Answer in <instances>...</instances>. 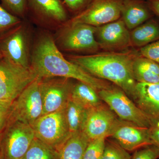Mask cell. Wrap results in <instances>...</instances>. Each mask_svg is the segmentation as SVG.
Wrapping results in <instances>:
<instances>
[{
    "mask_svg": "<svg viewBox=\"0 0 159 159\" xmlns=\"http://www.w3.org/2000/svg\"><path fill=\"white\" fill-rule=\"evenodd\" d=\"M31 67L39 79L58 77L81 81L97 92L111 86L104 80L93 76L76 64L66 59L53 38L45 34L34 47L31 57Z\"/></svg>",
    "mask_w": 159,
    "mask_h": 159,
    "instance_id": "6da1fadb",
    "label": "cell"
},
{
    "mask_svg": "<svg viewBox=\"0 0 159 159\" xmlns=\"http://www.w3.org/2000/svg\"><path fill=\"white\" fill-rule=\"evenodd\" d=\"M133 74L137 82L159 84V64L142 56L134 60Z\"/></svg>",
    "mask_w": 159,
    "mask_h": 159,
    "instance_id": "ac0fdd59",
    "label": "cell"
},
{
    "mask_svg": "<svg viewBox=\"0 0 159 159\" xmlns=\"http://www.w3.org/2000/svg\"><path fill=\"white\" fill-rule=\"evenodd\" d=\"M140 54L130 51L106 52L70 56L69 59L93 76L114 83L134 101L137 82L133 74V64Z\"/></svg>",
    "mask_w": 159,
    "mask_h": 159,
    "instance_id": "7a4b0ae2",
    "label": "cell"
},
{
    "mask_svg": "<svg viewBox=\"0 0 159 159\" xmlns=\"http://www.w3.org/2000/svg\"><path fill=\"white\" fill-rule=\"evenodd\" d=\"M0 51L3 58L25 67H31L28 34L21 26L0 40Z\"/></svg>",
    "mask_w": 159,
    "mask_h": 159,
    "instance_id": "7c38bea8",
    "label": "cell"
},
{
    "mask_svg": "<svg viewBox=\"0 0 159 159\" xmlns=\"http://www.w3.org/2000/svg\"><path fill=\"white\" fill-rule=\"evenodd\" d=\"M59 38L61 47L66 51L96 52L100 47L96 39L97 27L81 23H70Z\"/></svg>",
    "mask_w": 159,
    "mask_h": 159,
    "instance_id": "30bf717a",
    "label": "cell"
},
{
    "mask_svg": "<svg viewBox=\"0 0 159 159\" xmlns=\"http://www.w3.org/2000/svg\"><path fill=\"white\" fill-rule=\"evenodd\" d=\"M43 112L39 79L37 78L11 103L8 123L19 121L32 126L43 116Z\"/></svg>",
    "mask_w": 159,
    "mask_h": 159,
    "instance_id": "52a82bcc",
    "label": "cell"
},
{
    "mask_svg": "<svg viewBox=\"0 0 159 159\" xmlns=\"http://www.w3.org/2000/svg\"><path fill=\"white\" fill-rule=\"evenodd\" d=\"M123 0H93L85 9L71 20L98 27L115 21L121 16Z\"/></svg>",
    "mask_w": 159,
    "mask_h": 159,
    "instance_id": "9c48e42d",
    "label": "cell"
},
{
    "mask_svg": "<svg viewBox=\"0 0 159 159\" xmlns=\"http://www.w3.org/2000/svg\"><path fill=\"white\" fill-rule=\"evenodd\" d=\"M88 110L70 97L66 107L65 113L71 134L82 131Z\"/></svg>",
    "mask_w": 159,
    "mask_h": 159,
    "instance_id": "7402d4cb",
    "label": "cell"
},
{
    "mask_svg": "<svg viewBox=\"0 0 159 159\" xmlns=\"http://www.w3.org/2000/svg\"><path fill=\"white\" fill-rule=\"evenodd\" d=\"M93 0H63L64 4L70 10L77 14L83 11Z\"/></svg>",
    "mask_w": 159,
    "mask_h": 159,
    "instance_id": "f546056e",
    "label": "cell"
},
{
    "mask_svg": "<svg viewBox=\"0 0 159 159\" xmlns=\"http://www.w3.org/2000/svg\"><path fill=\"white\" fill-rule=\"evenodd\" d=\"M159 158V148L151 145L135 150L131 159H157Z\"/></svg>",
    "mask_w": 159,
    "mask_h": 159,
    "instance_id": "83f0119b",
    "label": "cell"
},
{
    "mask_svg": "<svg viewBox=\"0 0 159 159\" xmlns=\"http://www.w3.org/2000/svg\"><path fill=\"white\" fill-rule=\"evenodd\" d=\"M3 58V56L2 54V52L0 51V60H1Z\"/></svg>",
    "mask_w": 159,
    "mask_h": 159,
    "instance_id": "836d02e7",
    "label": "cell"
},
{
    "mask_svg": "<svg viewBox=\"0 0 159 159\" xmlns=\"http://www.w3.org/2000/svg\"><path fill=\"white\" fill-rule=\"evenodd\" d=\"M11 105V103L0 101V134L8 124Z\"/></svg>",
    "mask_w": 159,
    "mask_h": 159,
    "instance_id": "4dcf8cb0",
    "label": "cell"
},
{
    "mask_svg": "<svg viewBox=\"0 0 159 159\" xmlns=\"http://www.w3.org/2000/svg\"><path fill=\"white\" fill-rule=\"evenodd\" d=\"M96 34L99 47L105 50H120L131 45L130 32L122 19L97 27Z\"/></svg>",
    "mask_w": 159,
    "mask_h": 159,
    "instance_id": "5bb4252c",
    "label": "cell"
},
{
    "mask_svg": "<svg viewBox=\"0 0 159 159\" xmlns=\"http://www.w3.org/2000/svg\"><path fill=\"white\" fill-rule=\"evenodd\" d=\"M35 138L59 151L70 137L65 108L43 115L32 126Z\"/></svg>",
    "mask_w": 159,
    "mask_h": 159,
    "instance_id": "8992f818",
    "label": "cell"
},
{
    "mask_svg": "<svg viewBox=\"0 0 159 159\" xmlns=\"http://www.w3.org/2000/svg\"><path fill=\"white\" fill-rule=\"evenodd\" d=\"M3 6L12 14L23 16L27 11V0H0Z\"/></svg>",
    "mask_w": 159,
    "mask_h": 159,
    "instance_id": "484cf974",
    "label": "cell"
},
{
    "mask_svg": "<svg viewBox=\"0 0 159 159\" xmlns=\"http://www.w3.org/2000/svg\"><path fill=\"white\" fill-rule=\"evenodd\" d=\"M70 98L86 109L94 108L102 104L98 92L90 86L81 81L73 84Z\"/></svg>",
    "mask_w": 159,
    "mask_h": 159,
    "instance_id": "44dd1931",
    "label": "cell"
},
{
    "mask_svg": "<svg viewBox=\"0 0 159 159\" xmlns=\"http://www.w3.org/2000/svg\"><path fill=\"white\" fill-rule=\"evenodd\" d=\"M28 8L41 19L57 23L67 19V12L61 0H27Z\"/></svg>",
    "mask_w": 159,
    "mask_h": 159,
    "instance_id": "2e32d148",
    "label": "cell"
},
{
    "mask_svg": "<svg viewBox=\"0 0 159 159\" xmlns=\"http://www.w3.org/2000/svg\"><path fill=\"white\" fill-rule=\"evenodd\" d=\"M140 54L159 64V40L141 48Z\"/></svg>",
    "mask_w": 159,
    "mask_h": 159,
    "instance_id": "f1b7e54d",
    "label": "cell"
},
{
    "mask_svg": "<svg viewBox=\"0 0 159 159\" xmlns=\"http://www.w3.org/2000/svg\"><path fill=\"white\" fill-rule=\"evenodd\" d=\"M98 93L101 100L108 106L119 119L140 127L150 128L152 120L121 89L111 86Z\"/></svg>",
    "mask_w": 159,
    "mask_h": 159,
    "instance_id": "277c9868",
    "label": "cell"
},
{
    "mask_svg": "<svg viewBox=\"0 0 159 159\" xmlns=\"http://www.w3.org/2000/svg\"><path fill=\"white\" fill-rule=\"evenodd\" d=\"M20 23V20L16 16L0 5V33L14 27Z\"/></svg>",
    "mask_w": 159,
    "mask_h": 159,
    "instance_id": "4316f807",
    "label": "cell"
},
{
    "mask_svg": "<svg viewBox=\"0 0 159 159\" xmlns=\"http://www.w3.org/2000/svg\"><path fill=\"white\" fill-rule=\"evenodd\" d=\"M90 141L83 132L72 134L58 151L60 159H84Z\"/></svg>",
    "mask_w": 159,
    "mask_h": 159,
    "instance_id": "ffe728a7",
    "label": "cell"
},
{
    "mask_svg": "<svg viewBox=\"0 0 159 159\" xmlns=\"http://www.w3.org/2000/svg\"><path fill=\"white\" fill-rule=\"evenodd\" d=\"M146 2L152 13L159 16V0H146Z\"/></svg>",
    "mask_w": 159,
    "mask_h": 159,
    "instance_id": "d6a6232c",
    "label": "cell"
},
{
    "mask_svg": "<svg viewBox=\"0 0 159 159\" xmlns=\"http://www.w3.org/2000/svg\"><path fill=\"white\" fill-rule=\"evenodd\" d=\"M131 156L116 142H106L102 159H131Z\"/></svg>",
    "mask_w": 159,
    "mask_h": 159,
    "instance_id": "d4e9b609",
    "label": "cell"
},
{
    "mask_svg": "<svg viewBox=\"0 0 159 159\" xmlns=\"http://www.w3.org/2000/svg\"><path fill=\"white\" fill-rule=\"evenodd\" d=\"M149 130L152 144L159 148V121H152Z\"/></svg>",
    "mask_w": 159,
    "mask_h": 159,
    "instance_id": "1f68e13d",
    "label": "cell"
},
{
    "mask_svg": "<svg viewBox=\"0 0 159 159\" xmlns=\"http://www.w3.org/2000/svg\"><path fill=\"white\" fill-rule=\"evenodd\" d=\"M111 137L128 152L153 145L149 128L140 127L120 119Z\"/></svg>",
    "mask_w": 159,
    "mask_h": 159,
    "instance_id": "4fadbf2b",
    "label": "cell"
},
{
    "mask_svg": "<svg viewBox=\"0 0 159 159\" xmlns=\"http://www.w3.org/2000/svg\"><path fill=\"white\" fill-rule=\"evenodd\" d=\"M73 85L69 78L54 77L39 79L43 116L66 108Z\"/></svg>",
    "mask_w": 159,
    "mask_h": 159,
    "instance_id": "ba28073f",
    "label": "cell"
},
{
    "mask_svg": "<svg viewBox=\"0 0 159 159\" xmlns=\"http://www.w3.org/2000/svg\"><path fill=\"white\" fill-rule=\"evenodd\" d=\"M106 139L102 138L90 140L84 152V159H102Z\"/></svg>",
    "mask_w": 159,
    "mask_h": 159,
    "instance_id": "cb8c5ba5",
    "label": "cell"
},
{
    "mask_svg": "<svg viewBox=\"0 0 159 159\" xmlns=\"http://www.w3.org/2000/svg\"><path fill=\"white\" fill-rule=\"evenodd\" d=\"M131 45L142 48L159 40V23L149 19L130 32Z\"/></svg>",
    "mask_w": 159,
    "mask_h": 159,
    "instance_id": "d6986e66",
    "label": "cell"
},
{
    "mask_svg": "<svg viewBox=\"0 0 159 159\" xmlns=\"http://www.w3.org/2000/svg\"><path fill=\"white\" fill-rule=\"evenodd\" d=\"M0 159H2V158H1V151H0Z\"/></svg>",
    "mask_w": 159,
    "mask_h": 159,
    "instance_id": "e575fe53",
    "label": "cell"
},
{
    "mask_svg": "<svg viewBox=\"0 0 159 159\" xmlns=\"http://www.w3.org/2000/svg\"><path fill=\"white\" fill-rule=\"evenodd\" d=\"M152 12L143 0H123L122 19L129 30H133L152 16Z\"/></svg>",
    "mask_w": 159,
    "mask_h": 159,
    "instance_id": "e0dca14e",
    "label": "cell"
},
{
    "mask_svg": "<svg viewBox=\"0 0 159 159\" xmlns=\"http://www.w3.org/2000/svg\"><path fill=\"white\" fill-rule=\"evenodd\" d=\"M134 101L152 121H159V84L137 82Z\"/></svg>",
    "mask_w": 159,
    "mask_h": 159,
    "instance_id": "9a60e30c",
    "label": "cell"
},
{
    "mask_svg": "<svg viewBox=\"0 0 159 159\" xmlns=\"http://www.w3.org/2000/svg\"><path fill=\"white\" fill-rule=\"evenodd\" d=\"M36 78L31 67L3 58L0 60V101L12 103Z\"/></svg>",
    "mask_w": 159,
    "mask_h": 159,
    "instance_id": "3957f363",
    "label": "cell"
},
{
    "mask_svg": "<svg viewBox=\"0 0 159 159\" xmlns=\"http://www.w3.org/2000/svg\"><path fill=\"white\" fill-rule=\"evenodd\" d=\"M0 136L2 159H22L35 138L31 125L19 121L9 122Z\"/></svg>",
    "mask_w": 159,
    "mask_h": 159,
    "instance_id": "5b68a950",
    "label": "cell"
},
{
    "mask_svg": "<svg viewBox=\"0 0 159 159\" xmlns=\"http://www.w3.org/2000/svg\"><path fill=\"white\" fill-rule=\"evenodd\" d=\"M22 159H60L59 152L35 137Z\"/></svg>",
    "mask_w": 159,
    "mask_h": 159,
    "instance_id": "603a6c76",
    "label": "cell"
},
{
    "mask_svg": "<svg viewBox=\"0 0 159 159\" xmlns=\"http://www.w3.org/2000/svg\"><path fill=\"white\" fill-rule=\"evenodd\" d=\"M120 119L103 104L88 110L82 131L90 140L111 137Z\"/></svg>",
    "mask_w": 159,
    "mask_h": 159,
    "instance_id": "8fae6325",
    "label": "cell"
}]
</instances>
